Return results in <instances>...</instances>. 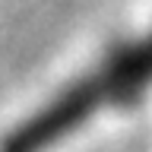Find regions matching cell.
Returning <instances> with one entry per match:
<instances>
[{
    "instance_id": "6da1fadb",
    "label": "cell",
    "mask_w": 152,
    "mask_h": 152,
    "mask_svg": "<svg viewBox=\"0 0 152 152\" xmlns=\"http://www.w3.org/2000/svg\"><path fill=\"white\" fill-rule=\"evenodd\" d=\"M149 86H152V32L114 51L92 73H86L70 89H64L51 104H45L32 121H26L7 140V152H41L45 146L76 130L95 111L111 108V104H133Z\"/></svg>"
}]
</instances>
